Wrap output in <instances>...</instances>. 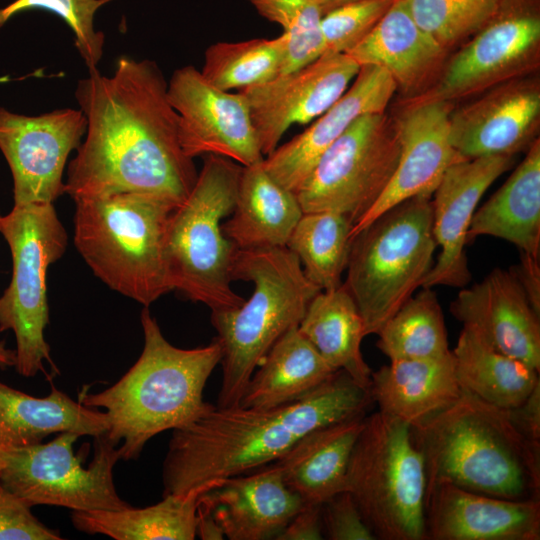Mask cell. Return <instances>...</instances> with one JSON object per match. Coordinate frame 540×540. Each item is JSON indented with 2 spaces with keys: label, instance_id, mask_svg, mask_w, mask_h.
I'll list each match as a JSON object with an SVG mask.
<instances>
[{
  "label": "cell",
  "instance_id": "1",
  "mask_svg": "<svg viewBox=\"0 0 540 540\" xmlns=\"http://www.w3.org/2000/svg\"><path fill=\"white\" fill-rule=\"evenodd\" d=\"M168 83L154 61L122 56L110 76L98 69L78 81L85 139L69 162L65 193L73 200L143 193L181 204L198 172L179 140Z\"/></svg>",
  "mask_w": 540,
  "mask_h": 540
},
{
  "label": "cell",
  "instance_id": "2",
  "mask_svg": "<svg viewBox=\"0 0 540 540\" xmlns=\"http://www.w3.org/2000/svg\"><path fill=\"white\" fill-rule=\"evenodd\" d=\"M373 403L370 389L343 370L304 398L272 409L208 408L172 430L163 462V496L184 494L274 462L306 434L358 415Z\"/></svg>",
  "mask_w": 540,
  "mask_h": 540
},
{
  "label": "cell",
  "instance_id": "3",
  "mask_svg": "<svg viewBox=\"0 0 540 540\" xmlns=\"http://www.w3.org/2000/svg\"><path fill=\"white\" fill-rule=\"evenodd\" d=\"M410 429L424 458L426 490L450 483L505 499H540V443L520 430L510 409L462 390Z\"/></svg>",
  "mask_w": 540,
  "mask_h": 540
},
{
  "label": "cell",
  "instance_id": "4",
  "mask_svg": "<svg viewBox=\"0 0 540 540\" xmlns=\"http://www.w3.org/2000/svg\"><path fill=\"white\" fill-rule=\"evenodd\" d=\"M140 320L144 347L135 364L107 389L82 392L79 399L85 406L106 410L104 435L124 460L137 459L152 437L191 423L208 408L203 391L222 356L215 338L194 349L173 346L148 307Z\"/></svg>",
  "mask_w": 540,
  "mask_h": 540
},
{
  "label": "cell",
  "instance_id": "5",
  "mask_svg": "<svg viewBox=\"0 0 540 540\" xmlns=\"http://www.w3.org/2000/svg\"><path fill=\"white\" fill-rule=\"evenodd\" d=\"M231 277L253 283L254 289L239 306L211 312L222 352L218 407L239 404L269 349L299 325L309 302L320 292L287 247L236 249Z\"/></svg>",
  "mask_w": 540,
  "mask_h": 540
},
{
  "label": "cell",
  "instance_id": "6",
  "mask_svg": "<svg viewBox=\"0 0 540 540\" xmlns=\"http://www.w3.org/2000/svg\"><path fill=\"white\" fill-rule=\"evenodd\" d=\"M74 202V245L96 277L145 307L172 291L165 236L177 205L132 192Z\"/></svg>",
  "mask_w": 540,
  "mask_h": 540
},
{
  "label": "cell",
  "instance_id": "7",
  "mask_svg": "<svg viewBox=\"0 0 540 540\" xmlns=\"http://www.w3.org/2000/svg\"><path fill=\"white\" fill-rule=\"evenodd\" d=\"M242 165L218 155H205L196 182L171 212L165 249L172 290L212 311L239 306L244 299L231 288L236 251L222 221L234 209Z\"/></svg>",
  "mask_w": 540,
  "mask_h": 540
},
{
  "label": "cell",
  "instance_id": "8",
  "mask_svg": "<svg viewBox=\"0 0 540 540\" xmlns=\"http://www.w3.org/2000/svg\"><path fill=\"white\" fill-rule=\"evenodd\" d=\"M432 198L416 196L384 212L355 235L343 282L362 316L365 335L411 297L433 265Z\"/></svg>",
  "mask_w": 540,
  "mask_h": 540
},
{
  "label": "cell",
  "instance_id": "9",
  "mask_svg": "<svg viewBox=\"0 0 540 540\" xmlns=\"http://www.w3.org/2000/svg\"><path fill=\"white\" fill-rule=\"evenodd\" d=\"M424 458L410 426L381 411L364 418L345 489L377 540H426Z\"/></svg>",
  "mask_w": 540,
  "mask_h": 540
},
{
  "label": "cell",
  "instance_id": "10",
  "mask_svg": "<svg viewBox=\"0 0 540 540\" xmlns=\"http://www.w3.org/2000/svg\"><path fill=\"white\" fill-rule=\"evenodd\" d=\"M0 233L12 258V276L0 296V332L16 339V370L24 377L44 372L48 362L58 373L44 332L49 322L47 271L66 251L68 237L54 203L14 205L0 215Z\"/></svg>",
  "mask_w": 540,
  "mask_h": 540
},
{
  "label": "cell",
  "instance_id": "11",
  "mask_svg": "<svg viewBox=\"0 0 540 540\" xmlns=\"http://www.w3.org/2000/svg\"><path fill=\"white\" fill-rule=\"evenodd\" d=\"M79 437L66 431L47 443L7 449L0 485L30 507L52 505L76 512L130 507L113 482L118 447L104 434L96 436L93 460L84 467L87 453L75 454L73 449Z\"/></svg>",
  "mask_w": 540,
  "mask_h": 540
},
{
  "label": "cell",
  "instance_id": "12",
  "mask_svg": "<svg viewBox=\"0 0 540 540\" xmlns=\"http://www.w3.org/2000/svg\"><path fill=\"white\" fill-rule=\"evenodd\" d=\"M399 156L394 116L385 111L361 115L321 155L295 191L303 212H338L354 225L388 186Z\"/></svg>",
  "mask_w": 540,
  "mask_h": 540
},
{
  "label": "cell",
  "instance_id": "13",
  "mask_svg": "<svg viewBox=\"0 0 540 540\" xmlns=\"http://www.w3.org/2000/svg\"><path fill=\"white\" fill-rule=\"evenodd\" d=\"M467 40L447 58L433 85L407 101L455 104L502 82L536 73L540 64V0H503Z\"/></svg>",
  "mask_w": 540,
  "mask_h": 540
},
{
  "label": "cell",
  "instance_id": "14",
  "mask_svg": "<svg viewBox=\"0 0 540 540\" xmlns=\"http://www.w3.org/2000/svg\"><path fill=\"white\" fill-rule=\"evenodd\" d=\"M86 127L80 109L27 116L0 107V151L12 174L14 205L54 203L65 193L67 159Z\"/></svg>",
  "mask_w": 540,
  "mask_h": 540
},
{
  "label": "cell",
  "instance_id": "15",
  "mask_svg": "<svg viewBox=\"0 0 540 540\" xmlns=\"http://www.w3.org/2000/svg\"><path fill=\"white\" fill-rule=\"evenodd\" d=\"M167 93L178 114L179 140L190 157L218 155L242 166L264 159L244 94L222 90L193 66L172 74Z\"/></svg>",
  "mask_w": 540,
  "mask_h": 540
},
{
  "label": "cell",
  "instance_id": "16",
  "mask_svg": "<svg viewBox=\"0 0 540 540\" xmlns=\"http://www.w3.org/2000/svg\"><path fill=\"white\" fill-rule=\"evenodd\" d=\"M473 97L449 115L450 142L460 158L515 156L539 138L538 74L502 82Z\"/></svg>",
  "mask_w": 540,
  "mask_h": 540
},
{
  "label": "cell",
  "instance_id": "17",
  "mask_svg": "<svg viewBox=\"0 0 540 540\" xmlns=\"http://www.w3.org/2000/svg\"><path fill=\"white\" fill-rule=\"evenodd\" d=\"M359 69L347 53H323L303 67L242 90L263 156L276 149L291 125L309 123L330 108Z\"/></svg>",
  "mask_w": 540,
  "mask_h": 540
},
{
  "label": "cell",
  "instance_id": "18",
  "mask_svg": "<svg viewBox=\"0 0 540 540\" xmlns=\"http://www.w3.org/2000/svg\"><path fill=\"white\" fill-rule=\"evenodd\" d=\"M454 103L401 102L394 114L400 156L396 170L378 200L353 225L351 240L395 205L416 197L432 198L447 168L462 159L449 137V115Z\"/></svg>",
  "mask_w": 540,
  "mask_h": 540
},
{
  "label": "cell",
  "instance_id": "19",
  "mask_svg": "<svg viewBox=\"0 0 540 540\" xmlns=\"http://www.w3.org/2000/svg\"><path fill=\"white\" fill-rule=\"evenodd\" d=\"M515 162V156L458 159L433 193V235L441 251L421 287H464L471 280L465 246L478 203L486 190Z\"/></svg>",
  "mask_w": 540,
  "mask_h": 540
},
{
  "label": "cell",
  "instance_id": "20",
  "mask_svg": "<svg viewBox=\"0 0 540 540\" xmlns=\"http://www.w3.org/2000/svg\"><path fill=\"white\" fill-rule=\"evenodd\" d=\"M426 540H539L540 499L511 500L438 483L425 494Z\"/></svg>",
  "mask_w": 540,
  "mask_h": 540
},
{
  "label": "cell",
  "instance_id": "21",
  "mask_svg": "<svg viewBox=\"0 0 540 540\" xmlns=\"http://www.w3.org/2000/svg\"><path fill=\"white\" fill-rule=\"evenodd\" d=\"M396 91L386 71L360 66L352 86L330 108L305 131L264 157V169L295 192L329 146L361 115L384 112Z\"/></svg>",
  "mask_w": 540,
  "mask_h": 540
},
{
  "label": "cell",
  "instance_id": "22",
  "mask_svg": "<svg viewBox=\"0 0 540 540\" xmlns=\"http://www.w3.org/2000/svg\"><path fill=\"white\" fill-rule=\"evenodd\" d=\"M450 311L495 349L540 371V315L510 270L495 268L462 289Z\"/></svg>",
  "mask_w": 540,
  "mask_h": 540
},
{
  "label": "cell",
  "instance_id": "23",
  "mask_svg": "<svg viewBox=\"0 0 540 540\" xmlns=\"http://www.w3.org/2000/svg\"><path fill=\"white\" fill-rule=\"evenodd\" d=\"M201 501L229 540L277 539L304 504L273 463L224 479Z\"/></svg>",
  "mask_w": 540,
  "mask_h": 540
},
{
  "label": "cell",
  "instance_id": "24",
  "mask_svg": "<svg viewBox=\"0 0 540 540\" xmlns=\"http://www.w3.org/2000/svg\"><path fill=\"white\" fill-rule=\"evenodd\" d=\"M359 66L386 71L402 101L427 91L439 76L449 54L414 20L404 0H396L376 26L347 52Z\"/></svg>",
  "mask_w": 540,
  "mask_h": 540
},
{
  "label": "cell",
  "instance_id": "25",
  "mask_svg": "<svg viewBox=\"0 0 540 540\" xmlns=\"http://www.w3.org/2000/svg\"><path fill=\"white\" fill-rule=\"evenodd\" d=\"M378 410L410 427L442 411L462 393L451 353L438 358L391 360L371 374Z\"/></svg>",
  "mask_w": 540,
  "mask_h": 540
},
{
  "label": "cell",
  "instance_id": "26",
  "mask_svg": "<svg viewBox=\"0 0 540 540\" xmlns=\"http://www.w3.org/2000/svg\"><path fill=\"white\" fill-rule=\"evenodd\" d=\"M366 415L318 428L272 462L304 504L322 505L344 491L351 453Z\"/></svg>",
  "mask_w": 540,
  "mask_h": 540
},
{
  "label": "cell",
  "instance_id": "27",
  "mask_svg": "<svg viewBox=\"0 0 540 540\" xmlns=\"http://www.w3.org/2000/svg\"><path fill=\"white\" fill-rule=\"evenodd\" d=\"M262 161L242 167L234 209L222 223L237 249L286 247L304 213L295 192L274 180Z\"/></svg>",
  "mask_w": 540,
  "mask_h": 540
},
{
  "label": "cell",
  "instance_id": "28",
  "mask_svg": "<svg viewBox=\"0 0 540 540\" xmlns=\"http://www.w3.org/2000/svg\"><path fill=\"white\" fill-rule=\"evenodd\" d=\"M525 153L505 183L475 211L467 243L493 236L540 258V139Z\"/></svg>",
  "mask_w": 540,
  "mask_h": 540
},
{
  "label": "cell",
  "instance_id": "29",
  "mask_svg": "<svg viewBox=\"0 0 540 540\" xmlns=\"http://www.w3.org/2000/svg\"><path fill=\"white\" fill-rule=\"evenodd\" d=\"M106 430L105 412L76 402L52 384L49 395L39 398L0 382V446L5 450L41 443L53 433L96 437Z\"/></svg>",
  "mask_w": 540,
  "mask_h": 540
},
{
  "label": "cell",
  "instance_id": "30",
  "mask_svg": "<svg viewBox=\"0 0 540 540\" xmlns=\"http://www.w3.org/2000/svg\"><path fill=\"white\" fill-rule=\"evenodd\" d=\"M336 372L294 326L264 356L238 405L263 410L296 402Z\"/></svg>",
  "mask_w": 540,
  "mask_h": 540
},
{
  "label": "cell",
  "instance_id": "31",
  "mask_svg": "<svg viewBox=\"0 0 540 540\" xmlns=\"http://www.w3.org/2000/svg\"><path fill=\"white\" fill-rule=\"evenodd\" d=\"M224 479L206 482L184 494H168L151 506L72 513L74 527L115 540H193L201 496Z\"/></svg>",
  "mask_w": 540,
  "mask_h": 540
},
{
  "label": "cell",
  "instance_id": "32",
  "mask_svg": "<svg viewBox=\"0 0 540 540\" xmlns=\"http://www.w3.org/2000/svg\"><path fill=\"white\" fill-rule=\"evenodd\" d=\"M298 329L334 370H343L369 388L372 370L361 352L366 336L364 322L344 283L318 292L309 302Z\"/></svg>",
  "mask_w": 540,
  "mask_h": 540
},
{
  "label": "cell",
  "instance_id": "33",
  "mask_svg": "<svg viewBox=\"0 0 540 540\" xmlns=\"http://www.w3.org/2000/svg\"><path fill=\"white\" fill-rule=\"evenodd\" d=\"M452 354L461 389L502 408L518 406L540 383L539 371L498 351L469 327L463 326Z\"/></svg>",
  "mask_w": 540,
  "mask_h": 540
},
{
  "label": "cell",
  "instance_id": "34",
  "mask_svg": "<svg viewBox=\"0 0 540 540\" xmlns=\"http://www.w3.org/2000/svg\"><path fill=\"white\" fill-rule=\"evenodd\" d=\"M353 223L333 211L303 213L286 247L297 256L306 278L320 291L339 287L347 268Z\"/></svg>",
  "mask_w": 540,
  "mask_h": 540
},
{
  "label": "cell",
  "instance_id": "35",
  "mask_svg": "<svg viewBox=\"0 0 540 540\" xmlns=\"http://www.w3.org/2000/svg\"><path fill=\"white\" fill-rule=\"evenodd\" d=\"M377 335L376 346L390 361L451 353L443 311L432 288L411 296Z\"/></svg>",
  "mask_w": 540,
  "mask_h": 540
},
{
  "label": "cell",
  "instance_id": "36",
  "mask_svg": "<svg viewBox=\"0 0 540 540\" xmlns=\"http://www.w3.org/2000/svg\"><path fill=\"white\" fill-rule=\"evenodd\" d=\"M285 41L256 38L239 42H218L204 53L201 74L212 85L239 91L266 83L282 73Z\"/></svg>",
  "mask_w": 540,
  "mask_h": 540
},
{
  "label": "cell",
  "instance_id": "37",
  "mask_svg": "<svg viewBox=\"0 0 540 540\" xmlns=\"http://www.w3.org/2000/svg\"><path fill=\"white\" fill-rule=\"evenodd\" d=\"M267 20L280 25L285 41L282 73L296 70L324 53L319 0H248Z\"/></svg>",
  "mask_w": 540,
  "mask_h": 540
},
{
  "label": "cell",
  "instance_id": "38",
  "mask_svg": "<svg viewBox=\"0 0 540 540\" xmlns=\"http://www.w3.org/2000/svg\"><path fill=\"white\" fill-rule=\"evenodd\" d=\"M416 23L447 50L469 39L503 0H404Z\"/></svg>",
  "mask_w": 540,
  "mask_h": 540
},
{
  "label": "cell",
  "instance_id": "39",
  "mask_svg": "<svg viewBox=\"0 0 540 540\" xmlns=\"http://www.w3.org/2000/svg\"><path fill=\"white\" fill-rule=\"evenodd\" d=\"M114 0H15L0 9V28L14 15L42 9L56 14L71 28L75 46L88 69H97L102 59L105 36L96 31L97 10Z\"/></svg>",
  "mask_w": 540,
  "mask_h": 540
},
{
  "label": "cell",
  "instance_id": "40",
  "mask_svg": "<svg viewBox=\"0 0 540 540\" xmlns=\"http://www.w3.org/2000/svg\"><path fill=\"white\" fill-rule=\"evenodd\" d=\"M396 0H353L321 19L324 53H347L376 26Z\"/></svg>",
  "mask_w": 540,
  "mask_h": 540
},
{
  "label": "cell",
  "instance_id": "41",
  "mask_svg": "<svg viewBox=\"0 0 540 540\" xmlns=\"http://www.w3.org/2000/svg\"><path fill=\"white\" fill-rule=\"evenodd\" d=\"M324 538L329 540H377L348 491H342L321 506Z\"/></svg>",
  "mask_w": 540,
  "mask_h": 540
},
{
  "label": "cell",
  "instance_id": "42",
  "mask_svg": "<svg viewBox=\"0 0 540 540\" xmlns=\"http://www.w3.org/2000/svg\"><path fill=\"white\" fill-rule=\"evenodd\" d=\"M57 530L40 522L31 507L0 485V540H60Z\"/></svg>",
  "mask_w": 540,
  "mask_h": 540
},
{
  "label": "cell",
  "instance_id": "43",
  "mask_svg": "<svg viewBox=\"0 0 540 540\" xmlns=\"http://www.w3.org/2000/svg\"><path fill=\"white\" fill-rule=\"evenodd\" d=\"M321 506L318 504H303L276 540L324 539Z\"/></svg>",
  "mask_w": 540,
  "mask_h": 540
},
{
  "label": "cell",
  "instance_id": "44",
  "mask_svg": "<svg viewBox=\"0 0 540 540\" xmlns=\"http://www.w3.org/2000/svg\"><path fill=\"white\" fill-rule=\"evenodd\" d=\"M534 311L540 315V262L539 258L520 253V261L510 270Z\"/></svg>",
  "mask_w": 540,
  "mask_h": 540
},
{
  "label": "cell",
  "instance_id": "45",
  "mask_svg": "<svg viewBox=\"0 0 540 540\" xmlns=\"http://www.w3.org/2000/svg\"><path fill=\"white\" fill-rule=\"evenodd\" d=\"M510 412L520 430L532 441L540 443V383Z\"/></svg>",
  "mask_w": 540,
  "mask_h": 540
},
{
  "label": "cell",
  "instance_id": "46",
  "mask_svg": "<svg viewBox=\"0 0 540 540\" xmlns=\"http://www.w3.org/2000/svg\"><path fill=\"white\" fill-rule=\"evenodd\" d=\"M197 536L202 540H221L225 538L211 510L201 501V498L197 509Z\"/></svg>",
  "mask_w": 540,
  "mask_h": 540
},
{
  "label": "cell",
  "instance_id": "47",
  "mask_svg": "<svg viewBox=\"0 0 540 540\" xmlns=\"http://www.w3.org/2000/svg\"><path fill=\"white\" fill-rule=\"evenodd\" d=\"M16 364V352L6 347L4 341H0V368L6 369L8 367H15Z\"/></svg>",
  "mask_w": 540,
  "mask_h": 540
},
{
  "label": "cell",
  "instance_id": "48",
  "mask_svg": "<svg viewBox=\"0 0 540 540\" xmlns=\"http://www.w3.org/2000/svg\"><path fill=\"white\" fill-rule=\"evenodd\" d=\"M353 0H319L323 15L330 10Z\"/></svg>",
  "mask_w": 540,
  "mask_h": 540
},
{
  "label": "cell",
  "instance_id": "49",
  "mask_svg": "<svg viewBox=\"0 0 540 540\" xmlns=\"http://www.w3.org/2000/svg\"><path fill=\"white\" fill-rule=\"evenodd\" d=\"M5 453H6V450L0 446V470L2 469L4 465Z\"/></svg>",
  "mask_w": 540,
  "mask_h": 540
}]
</instances>
